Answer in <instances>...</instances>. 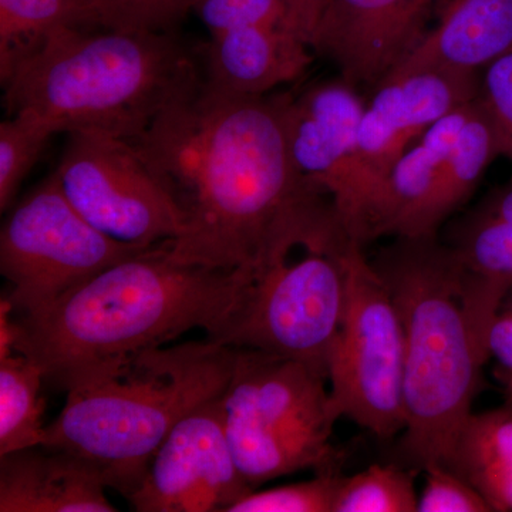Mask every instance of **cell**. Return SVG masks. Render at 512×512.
I'll use <instances>...</instances> for the list:
<instances>
[{"instance_id":"cell-1","label":"cell","mask_w":512,"mask_h":512,"mask_svg":"<svg viewBox=\"0 0 512 512\" xmlns=\"http://www.w3.org/2000/svg\"><path fill=\"white\" fill-rule=\"evenodd\" d=\"M285 93L227 96L202 86L131 141L185 218L171 252L211 268H251L311 215L333 207L293 170Z\"/></svg>"},{"instance_id":"cell-2","label":"cell","mask_w":512,"mask_h":512,"mask_svg":"<svg viewBox=\"0 0 512 512\" xmlns=\"http://www.w3.org/2000/svg\"><path fill=\"white\" fill-rule=\"evenodd\" d=\"M370 262L392 293L406 338L404 451L420 468L448 467L512 285L471 274L439 235L394 237Z\"/></svg>"},{"instance_id":"cell-3","label":"cell","mask_w":512,"mask_h":512,"mask_svg":"<svg viewBox=\"0 0 512 512\" xmlns=\"http://www.w3.org/2000/svg\"><path fill=\"white\" fill-rule=\"evenodd\" d=\"M248 268L183 261L163 244L109 266L35 315L16 316V352L67 390L100 367L168 345L202 329L215 339L227 325Z\"/></svg>"},{"instance_id":"cell-4","label":"cell","mask_w":512,"mask_h":512,"mask_svg":"<svg viewBox=\"0 0 512 512\" xmlns=\"http://www.w3.org/2000/svg\"><path fill=\"white\" fill-rule=\"evenodd\" d=\"M204 82L190 50L168 32L67 30L3 84L9 114L30 111L57 133L133 141Z\"/></svg>"},{"instance_id":"cell-5","label":"cell","mask_w":512,"mask_h":512,"mask_svg":"<svg viewBox=\"0 0 512 512\" xmlns=\"http://www.w3.org/2000/svg\"><path fill=\"white\" fill-rule=\"evenodd\" d=\"M232 366L234 348L208 338L123 357L66 390L43 444L90 461L127 498L178 421L222 396Z\"/></svg>"},{"instance_id":"cell-6","label":"cell","mask_w":512,"mask_h":512,"mask_svg":"<svg viewBox=\"0 0 512 512\" xmlns=\"http://www.w3.org/2000/svg\"><path fill=\"white\" fill-rule=\"evenodd\" d=\"M353 242L336 215L289 229L249 268L227 325L210 340L301 360L328 376Z\"/></svg>"},{"instance_id":"cell-7","label":"cell","mask_w":512,"mask_h":512,"mask_svg":"<svg viewBox=\"0 0 512 512\" xmlns=\"http://www.w3.org/2000/svg\"><path fill=\"white\" fill-rule=\"evenodd\" d=\"M406 338L392 293L353 242L346 254L342 320L328 355L330 404L379 440L406 429Z\"/></svg>"},{"instance_id":"cell-8","label":"cell","mask_w":512,"mask_h":512,"mask_svg":"<svg viewBox=\"0 0 512 512\" xmlns=\"http://www.w3.org/2000/svg\"><path fill=\"white\" fill-rule=\"evenodd\" d=\"M471 101L434 123L393 165L373 207L369 244L382 237H436L487 168L504 158L500 128Z\"/></svg>"},{"instance_id":"cell-9","label":"cell","mask_w":512,"mask_h":512,"mask_svg":"<svg viewBox=\"0 0 512 512\" xmlns=\"http://www.w3.org/2000/svg\"><path fill=\"white\" fill-rule=\"evenodd\" d=\"M144 251L93 228L52 175L19 202L0 231V271L20 316L42 312L87 279Z\"/></svg>"},{"instance_id":"cell-10","label":"cell","mask_w":512,"mask_h":512,"mask_svg":"<svg viewBox=\"0 0 512 512\" xmlns=\"http://www.w3.org/2000/svg\"><path fill=\"white\" fill-rule=\"evenodd\" d=\"M52 177L74 210L117 244L148 249L183 237L185 218L131 141L67 134Z\"/></svg>"},{"instance_id":"cell-11","label":"cell","mask_w":512,"mask_h":512,"mask_svg":"<svg viewBox=\"0 0 512 512\" xmlns=\"http://www.w3.org/2000/svg\"><path fill=\"white\" fill-rule=\"evenodd\" d=\"M221 409L232 444L268 454L328 444L339 420L325 373L301 360L256 349L234 348Z\"/></svg>"},{"instance_id":"cell-12","label":"cell","mask_w":512,"mask_h":512,"mask_svg":"<svg viewBox=\"0 0 512 512\" xmlns=\"http://www.w3.org/2000/svg\"><path fill=\"white\" fill-rule=\"evenodd\" d=\"M366 101L339 76L285 93L286 148L293 170L332 198L352 241L366 247L367 198L357 144Z\"/></svg>"},{"instance_id":"cell-13","label":"cell","mask_w":512,"mask_h":512,"mask_svg":"<svg viewBox=\"0 0 512 512\" xmlns=\"http://www.w3.org/2000/svg\"><path fill=\"white\" fill-rule=\"evenodd\" d=\"M252 490L229 446L218 397L178 421L127 501L138 512H227Z\"/></svg>"},{"instance_id":"cell-14","label":"cell","mask_w":512,"mask_h":512,"mask_svg":"<svg viewBox=\"0 0 512 512\" xmlns=\"http://www.w3.org/2000/svg\"><path fill=\"white\" fill-rule=\"evenodd\" d=\"M481 74L434 67L394 69L373 87L359 126L360 178L367 198L366 244L377 195L396 161L448 113L477 99Z\"/></svg>"},{"instance_id":"cell-15","label":"cell","mask_w":512,"mask_h":512,"mask_svg":"<svg viewBox=\"0 0 512 512\" xmlns=\"http://www.w3.org/2000/svg\"><path fill=\"white\" fill-rule=\"evenodd\" d=\"M439 0H326L313 52L328 57L353 86L375 87L429 29Z\"/></svg>"},{"instance_id":"cell-16","label":"cell","mask_w":512,"mask_h":512,"mask_svg":"<svg viewBox=\"0 0 512 512\" xmlns=\"http://www.w3.org/2000/svg\"><path fill=\"white\" fill-rule=\"evenodd\" d=\"M312 50L291 25L228 30L205 46L204 86L227 96H265L302 77Z\"/></svg>"},{"instance_id":"cell-17","label":"cell","mask_w":512,"mask_h":512,"mask_svg":"<svg viewBox=\"0 0 512 512\" xmlns=\"http://www.w3.org/2000/svg\"><path fill=\"white\" fill-rule=\"evenodd\" d=\"M107 484L90 461L39 446L0 457V512H114Z\"/></svg>"},{"instance_id":"cell-18","label":"cell","mask_w":512,"mask_h":512,"mask_svg":"<svg viewBox=\"0 0 512 512\" xmlns=\"http://www.w3.org/2000/svg\"><path fill=\"white\" fill-rule=\"evenodd\" d=\"M510 53L512 0H439L427 32L392 70L434 67L481 74Z\"/></svg>"},{"instance_id":"cell-19","label":"cell","mask_w":512,"mask_h":512,"mask_svg":"<svg viewBox=\"0 0 512 512\" xmlns=\"http://www.w3.org/2000/svg\"><path fill=\"white\" fill-rule=\"evenodd\" d=\"M448 468L473 485L493 512H512V407L471 414Z\"/></svg>"},{"instance_id":"cell-20","label":"cell","mask_w":512,"mask_h":512,"mask_svg":"<svg viewBox=\"0 0 512 512\" xmlns=\"http://www.w3.org/2000/svg\"><path fill=\"white\" fill-rule=\"evenodd\" d=\"M96 28L100 25L89 0H0L2 86L53 37Z\"/></svg>"},{"instance_id":"cell-21","label":"cell","mask_w":512,"mask_h":512,"mask_svg":"<svg viewBox=\"0 0 512 512\" xmlns=\"http://www.w3.org/2000/svg\"><path fill=\"white\" fill-rule=\"evenodd\" d=\"M42 367L15 352L0 359V457L45 443Z\"/></svg>"},{"instance_id":"cell-22","label":"cell","mask_w":512,"mask_h":512,"mask_svg":"<svg viewBox=\"0 0 512 512\" xmlns=\"http://www.w3.org/2000/svg\"><path fill=\"white\" fill-rule=\"evenodd\" d=\"M446 244L471 274L512 285V224L476 207L454 222Z\"/></svg>"},{"instance_id":"cell-23","label":"cell","mask_w":512,"mask_h":512,"mask_svg":"<svg viewBox=\"0 0 512 512\" xmlns=\"http://www.w3.org/2000/svg\"><path fill=\"white\" fill-rule=\"evenodd\" d=\"M416 473L396 464H373L343 476L333 512H419Z\"/></svg>"},{"instance_id":"cell-24","label":"cell","mask_w":512,"mask_h":512,"mask_svg":"<svg viewBox=\"0 0 512 512\" xmlns=\"http://www.w3.org/2000/svg\"><path fill=\"white\" fill-rule=\"evenodd\" d=\"M55 127L30 111L9 114L0 123V210H9Z\"/></svg>"},{"instance_id":"cell-25","label":"cell","mask_w":512,"mask_h":512,"mask_svg":"<svg viewBox=\"0 0 512 512\" xmlns=\"http://www.w3.org/2000/svg\"><path fill=\"white\" fill-rule=\"evenodd\" d=\"M342 477L340 471H325L302 483L252 490L227 512H333Z\"/></svg>"},{"instance_id":"cell-26","label":"cell","mask_w":512,"mask_h":512,"mask_svg":"<svg viewBox=\"0 0 512 512\" xmlns=\"http://www.w3.org/2000/svg\"><path fill=\"white\" fill-rule=\"evenodd\" d=\"M195 0H89L101 29L168 32L192 12Z\"/></svg>"},{"instance_id":"cell-27","label":"cell","mask_w":512,"mask_h":512,"mask_svg":"<svg viewBox=\"0 0 512 512\" xmlns=\"http://www.w3.org/2000/svg\"><path fill=\"white\" fill-rule=\"evenodd\" d=\"M192 12L210 37L248 26H292L285 0H195Z\"/></svg>"},{"instance_id":"cell-28","label":"cell","mask_w":512,"mask_h":512,"mask_svg":"<svg viewBox=\"0 0 512 512\" xmlns=\"http://www.w3.org/2000/svg\"><path fill=\"white\" fill-rule=\"evenodd\" d=\"M423 471L419 512H493L483 495L451 468L434 464Z\"/></svg>"},{"instance_id":"cell-29","label":"cell","mask_w":512,"mask_h":512,"mask_svg":"<svg viewBox=\"0 0 512 512\" xmlns=\"http://www.w3.org/2000/svg\"><path fill=\"white\" fill-rule=\"evenodd\" d=\"M480 96L512 141V53L481 72Z\"/></svg>"},{"instance_id":"cell-30","label":"cell","mask_w":512,"mask_h":512,"mask_svg":"<svg viewBox=\"0 0 512 512\" xmlns=\"http://www.w3.org/2000/svg\"><path fill=\"white\" fill-rule=\"evenodd\" d=\"M490 355L503 366L504 372L512 370V296L505 299L503 308L495 316L488 338Z\"/></svg>"},{"instance_id":"cell-31","label":"cell","mask_w":512,"mask_h":512,"mask_svg":"<svg viewBox=\"0 0 512 512\" xmlns=\"http://www.w3.org/2000/svg\"><path fill=\"white\" fill-rule=\"evenodd\" d=\"M293 28L311 45L326 0H285Z\"/></svg>"},{"instance_id":"cell-32","label":"cell","mask_w":512,"mask_h":512,"mask_svg":"<svg viewBox=\"0 0 512 512\" xmlns=\"http://www.w3.org/2000/svg\"><path fill=\"white\" fill-rule=\"evenodd\" d=\"M9 296L0 299V359H5L16 352V343L19 338L18 318Z\"/></svg>"},{"instance_id":"cell-33","label":"cell","mask_w":512,"mask_h":512,"mask_svg":"<svg viewBox=\"0 0 512 512\" xmlns=\"http://www.w3.org/2000/svg\"><path fill=\"white\" fill-rule=\"evenodd\" d=\"M478 210L512 224V180L503 187L495 188L480 204Z\"/></svg>"},{"instance_id":"cell-34","label":"cell","mask_w":512,"mask_h":512,"mask_svg":"<svg viewBox=\"0 0 512 512\" xmlns=\"http://www.w3.org/2000/svg\"><path fill=\"white\" fill-rule=\"evenodd\" d=\"M505 380V404L512 407V370L511 372H504Z\"/></svg>"},{"instance_id":"cell-35","label":"cell","mask_w":512,"mask_h":512,"mask_svg":"<svg viewBox=\"0 0 512 512\" xmlns=\"http://www.w3.org/2000/svg\"><path fill=\"white\" fill-rule=\"evenodd\" d=\"M510 295H511V293H510ZM511 296H512V295H511Z\"/></svg>"}]
</instances>
